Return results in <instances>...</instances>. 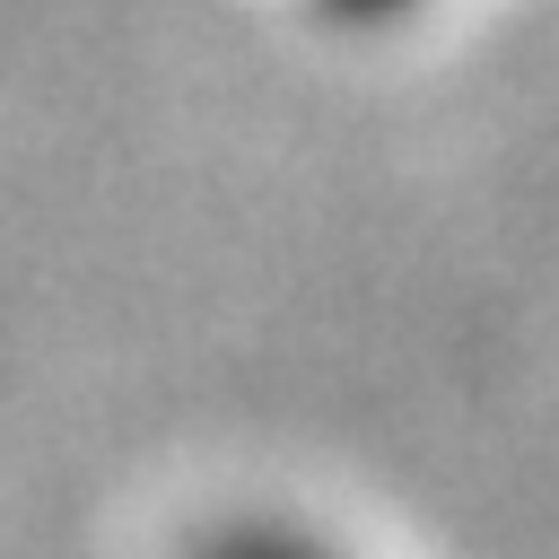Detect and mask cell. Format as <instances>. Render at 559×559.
<instances>
[{
    "label": "cell",
    "mask_w": 559,
    "mask_h": 559,
    "mask_svg": "<svg viewBox=\"0 0 559 559\" xmlns=\"http://www.w3.org/2000/svg\"><path fill=\"white\" fill-rule=\"evenodd\" d=\"M192 559H341V550L314 542L306 524H218Z\"/></svg>",
    "instance_id": "obj_1"
}]
</instances>
